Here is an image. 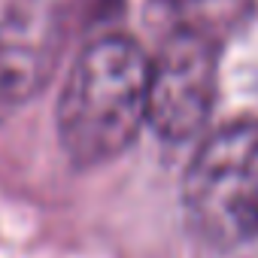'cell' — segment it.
<instances>
[{"mask_svg": "<svg viewBox=\"0 0 258 258\" xmlns=\"http://www.w3.org/2000/svg\"><path fill=\"white\" fill-rule=\"evenodd\" d=\"M216 40L176 28L149 64V124L182 143L204 131L216 103Z\"/></svg>", "mask_w": 258, "mask_h": 258, "instance_id": "3957f363", "label": "cell"}, {"mask_svg": "<svg viewBox=\"0 0 258 258\" xmlns=\"http://www.w3.org/2000/svg\"><path fill=\"white\" fill-rule=\"evenodd\" d=\"M149 64L127 37H103L79 55L58 100V137L73 164H106L137 140L149 121Z\"/></svg>", "mask_w": 258, "mask_h": 258, "instance_id": "6da1fadb", "label": "cell"}, {"mask_svg": "<svg viewBox=\"0 0 258 258\" xmlns=\"http://www.w3.org/2000/svg\"><path fill=\"white\" fill-rule=\"evenodd\" d=\"M88 4H91L94 19H106V16H112V13H115V7L121 4V0H88Z\"/></svg>", "mask_w": 258, "mask_h": 258, "instance_id": "8992f818", "label": "cell"}, {"mask_svg": "<svg viewBox=\"0 0 258 258\" xmlns=\"http://www.w3.org/2000/svg\"><path fill=\"white\" fill-rule=\"evenodd\" d=\"M61 49L58 19L37 0L0 19V103L31 100L52 76Z\"/></svg>", "mask_w": 258, "mask_h": 258, "instance_id": "277c9868", "label": "cell"}, {"mask_svg": "<svg viewBox=\"0 0 258 258\" xmlns=\"http://www.w3.org/2000/svg\"><path fill=\"white\" fill-rule=\"evenodd\" d=\"M249 4L252 0H170V7L182 19L179 28L198 31L210 40L228 34L249 13Z\"/></svg>", "mask_w": 258, "mask_h": 258, "instance_id": "5b68a950", "label": "cell"}, {"mask_svg": "<svg viewBox=\"0 0 258 258\" xmlns=\"http://www.w3.org/2000/svg\"><path fill=\"white\" fill-rule=\"evenodd\" d=\"M182 207L213 246L258 237V121L225 124L201 143L182 179Z\"/></svg>", "mask_w": 258, "mask_h": 258, "instance_id": "7a4b0ae2", "label": "cell"}]
</instances>
